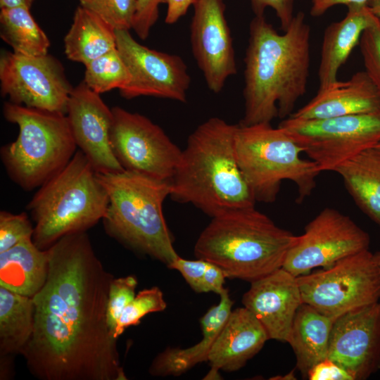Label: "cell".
<instances>
[{
  "mask_svg": "<svg viewBox=\"0 0 380 380\" xmlns=\"http://www.w3.org/2000/svg\"><path fill=\"white\" fill-rule=\"evenodd\" d=\"M111 109L110 144L124 170L170 182L182 150L146 116L118 106Z\"/></svg>",
  "mask_w": 380,
  "mask_h": 380,
  "instance_id": "cell-11",
  "label": "cell"
},
{
  "mask_svg": "<svg viewBox=\"0 0 380 380\" xmlns=\"http://www.w3.org/2000/svg\"><path fill=\"white\" fill-rule=\"evenodd\" d=\"M334 172L341 177L357 206L380 227V153L375 148L364 151Z\"/></svg>",
  "mask_w": 380,
  "mask_h": 380,
  "instance_id": "cell-25",
  "label": "cell"
},
{
  "mask_svg": "<svg viewBox=\"0 0 380 380\" xmlns=\"http://www.w3.org/2000/svg\"><path fill=\"white\" fill-rule=\"evenodd\" d=\"M166 307L163 293L158 287L140 291L122 312L113 336L118 338L127 327L138 325L141 319L147 314L163 311Z\"/></svg>",
  "mask_w": 380,
  "mask_h": 380,
  "instance_id": "cell-30",
  "label": "cell"
},
{
  "mask_svg": "<svg viewBox=\"0 0 380 380\" xmlns=\"http://www.w3.org/2000/svg\"><path fill=\"white\" fill-rule=\"evenodd\" d=\"M256 16L264 15L267 8H271L279 19L283 32L289 27L293 17V0H250Z\"/></svg>",
  "mask_w": 380,
  "mask_h": 380,
  "instance_id": "cell-37",
  "label": "cell"
},
{
  "mask_svg": "<svg viewBox=\"0 0 380 380\" xmlns=\"http://www.w3.org/2000/svg\"><path fill=\"white\" fill-rule=\"evenodd\" d=\"M220 377L219 370L211 368L204 379H218Z\"/></svg>",
  "mask_w": 380,
  "mask_h": 380,
  "instance_id": "cell-44",
  "label": "cell"
},
{
  "mask_svg": "<svg viewBox=\"0 0 380 380\" xmlns=\"http://www.w3.org/2000/svg\"><path fill=\"white\" fill-rule=\"evenodd\" d=\"M270 339L259 320L245 307L232 310L208 354L211 368L236 372Z\"/></svg>",
  "mask_w": 380,
  "mask_h": 380,
  "instance_id": "cell-20",
  "label": "cell"
},
{
  "mask_svg": "<svg viewBox=\"0 0 380 380\" xmlns=\"http://www.w3.org/2000/svg\"><path fill=\"white\" fill-rule=\"evenodd\" d=\"M190 27L191 49L208 88L217 94L236 73V63L223 0H195Z\"/></svg>",
  "mask_w": 380,
  "mask_h": 380,
  "instance_id": "cell-15",
  "label": "cell"
},
{
  "mask_svg": "<svg viewBox=\"0 0 380 380\" xmlns=\"http://www.w3.org/2000/svg\"><path fill=\"white\" fill-rule=\"evenodd\" d=\"M377 20L369 4H352L342 20L326 28L318 68L319 88L338 80L340 68L359 44L363 32Z\"/></svg>",
  "mask_w": 380,
  "mask_h": 380,
  "instance_id": "cell-21",
  "label": "cell"
},
{
  "mask_svg": "<svg viewBox=\"0 0 380 380\" xmlns=\"http://www.w3.org/2000/svg\"><path fill=\"white\" fill-rule=\"evenodd\" d=\"M225 278L227 277L220 267L208 262L203 280V293H222L227 289L224 286Z\"/></svg>",
  "mask_w": 380,
  "mask_h": 380,
  "instance_id": "cell-39",
  "label": "cell"
},
{
  "mask_svg": "<svg viewBox=\"0 0 380 380\" xmlns=\"http://www.w3.org/2000/svg\"><path fill=\"white\" fill-rule=\"evenodd\" d=\"M242 303L262 324L270 339L288 343L294 317L303 303L296 277L279 268L251 281Z\"/></svg>",
  "mask_w": 380,
  "mask_h": 380,
  "instance_id": "cell-18",
  "label": "cell"
},
{
  "mask_svg": "<svg viewBox=\"0 0 380 380\" xmlns=\"http://www.w3.org/2000/svg\"><path fill=\"white\" fill-rule=\"evenodd\" d=\"M195 0H167V12L165 21L167 24H174L184 16L188 9L193 6Z\"/></svg>",
  "mask_w": 380,
  "mask_h": 380,
  "instance_id": "cell-40",
  "label": "cell"
},
{
  "mask_svg": "<svg viewBox=\"0 0 380 380\" xmlns=\"http://www.w3.org/2000/svg\"><path fill=\"white\" fill-rule=\"evenodd\" d=\"M66 115L80 151L98 173H113L124 169L115 158L110 140L113 112L100 94L82 82L73 87Z\"/></svg>",
  "mask_w": 380,
  "mask_h": 380,
  "instance_id": "cell-17",
  "label": "cell"
},
{
  "mask_svg": "<svg viewBox=\"0 0 380 380\" xmlns=\"http://www.w3.org/2000/svg\"><path fill=\"white\" fill-rule=\"evenodd\" d=\"M296 239L251 207L213 217L194 255L220 267L227 277L251 282L281 268Z\"/></svg>",
  "mask_w": 380,
  "mask_h": 380,
  "instance_id": "cell-4",
  "label": "cell"
},
{
  "mask_svg": "<svg viewBox=\"0 0 380 380\" xmlns=\"http://www.w3.org/2000/svg\"><path fill=\"white\" fill-rule=\"evenodd\" d=\"M380 110V98L365 71L355 73L346 81H338L319 88L307 104L289 117L323 119Z\"/></svg>",
  "mask_w": 380,
  "mask_h": 380,
  "instance_id": "cell-19",
  "label": "cell"
},
{
  "mask_svg": "<svg viewBox=\"0 0 380 380\" xmlns=\"http://www.w3.org/2000/svg\"><path fill=\"white\" fill-rule=\"evenodd\" d=\"M34 227L28 215L23 212L13 214L8 211L0 212V253L20 242L32 239Z\"/></svg>",
  "mask_w": 380,
  "mask_h": 380,
  "instance_id": "cell-33",
  "label": "cell"
},
{
  "mask_svg": "<svg viewBox=\"0 0 380 380\" xmlns=\"http://www.w3.org/2000/svg\"><path fill=\"white\" fill-rule=\"evenodd\" d=\"M375 148L377 151L380 153V143L377 146H376L375 148Z\"/></svg>",
  "mask_w": 380,
  "mask_h": 380,
  "instance_id": "cell-46",
  "label": "cell"
},
{
  "mask_svg": "<svg viewBox=\"0 0 380 380\" xmlns=\"http://www.w3.org/2000/svg\"><path fill=\"white\" fill-rule=\"evenodd\" d=\"M315 162L320 172L380 143V110L335 118L303 120L288 117L278 125Z\"/></svg>",
  "mask_w": 380,
  "mask_h": 380,
  "instance_id": "cell-10",
  "label": "cell"
},
{
  "mask_svg": "<svg viewBox=\"0 0 380 380\" xmlns=\"http://www.w3.org/2000/svg\"><path fill=\"white\" fill-rule=\"evenodd\" d=\"M307 377L310 380H353L345 369L329 358L315 365L308 371Z\"/></svg>",
  "mask_w": 380,
  "mask_h": 380,
  "instance_id": "cell-38",
  "label": "cell"
},
{
  "mask_svg": "<svg viewBox=\"0 0 380 380\" xmlns=\"http://www.w3.org/2000/svg\"><path fill=\"white\" fill-rule=\"evenodd\" d=\"M370 237L349 216L332 208L321 210L297 236L282 268L295 277L369 249Z\"/></svg>",
  "mask_w": 380,
  "mask_h": 380,
  "instance_id": "cell-12",
  "label": "cell"
},
{
  "mask_svg": "<svg viewBox=\"0 0 380 380\" xmlns=\"http://www.w3.org/2000/svg\"><path fill=\"white\" fill-rule=\"evenodd\" d=\"M117 49L129 70V82L120 95L131 99L148 96L186 101L191 77L183 59L139 43L129 30H115Z\"/></svg>",
  "mask_w": 380,
  "mask_h": 380,
  "instance_id": "cell-14",
  "label": "cell"
},
{
  "mask_svg": "<svg viewBox=\"0 0 380 380\" xmlns=\"http://www.w3.org/2000/svg\"><path fill=\"white\" fill-rule=\"evenodd\" d=\"M297 281L303 303L335 319L380 300V267L369 249Z\"/></svg>",
  "mask_w": 380,
  "mask_h": 380,
  "instance_id": "cell-9",
  "label": "cell"
},
{
  "mask_svg": "<svg viewBox=\"0 0 380 380\" xmlns=\"http://www.w3.org/2000/svg\"><path fill=\"white\" fill-rule=\"evenodd\" d=\"M49 269L48 251L32 239L0 253V286L33 298L44 285Z\"/></svg>",
  "mask_w": 380,
  "mask_h": 380,
  "instance_id": "cell-23",
  "label": "cell"
},
{
  "mask_svg": "<svg viewBox=\"0 0 380 380\" xmlns=\"http://www.w3.org/2000/svg\"><path fill=\"white\" fill-rule=\"evenodd\" d=\"M234 144L239 166L256 201L274 202L284 180L295 184L298 203L315 189L321 172L317 165L303 159L301 147L279 126L239 123Z\"/></svg>",
  "mask_w": 380,
  "mask_h": 380,
  "instance_id": "cell-8",
  "label": "cell"
},
{
  "mask_svg": "<svg viewBox=\"0 0 380 380\" xmlns=\"http://www.w3.org/2000/svg\"><path fill=\"white\" fill-rule=\"evenodd\" d=\"M129 79L127 65L116 48L85 65L83 82L92 91L101 94L114 89H121Z\"/></svg>",
  "mask_w": 380,
  "mask_h": 380,
  "instance_id": "cell-29",
  "label": "cell"
},
{
  "mask_svg": "<svg viewBox=\"0 0 380 380\" xmlns=\"http://www.w3.org/2000/svg\"><path fill=\"white\" fill-rule=\"evenodd\" d=\"M137 279L133 275L113 279L109 289L106 317L113 336L117 322L125 310L135 297ZM115 338V337H114Z\"/></svg>",
  "mask_w": 380,
  "mask_h": 380,
  "instance_id": "cell-32",
  "label": "cell"
},
{
  "mask_svg": "<svg viewBox=\"0 0 380 380\" xmlns=\"http://www.w3.org/2000/svg\"><path fill=\"white\" fill-rule=\"evenodd\" d=\"M369 6L372 13L380 19V0H372Z\"/></svg>",
  "mask_w": 380,
  "mask_h": 380,
  "instance_id": "cell-43",
  "label": "cell"
},
{
  "mask_svg": "<svg viewBox=\"0 0 380 380\" xmlns=\"http://www.w3.org/2000/svg\"><path fill=\"white\" fill-rule=\"evenodd\" d=\"M108 194L103 223L109 236L169 265L179 255L165 222L163 204L170 182L133 172L98 173Z\"/></svg>",
  "mask_w": 380,
  "mask_h": 380,
  "instance_id": "cell-5",
  "label": "cell"
},
{
  "mask_svg": "<svg viewBox=\"0 0 380 380\" xmlns=\"http://www.w3.org/2000/svg\"><path fill=\"white\" fill-rule=\"evenodd\" d=\"M27 7L1 9V38L13 52L29 56L48 53L50 42Z\"/></svg>",
  "mask_w": 380,
  "mask_h": 380,
  "instance_id": "cell-28",
  "label": "cell"
},
{
  "mask_svg": "<svg viewBox=\"0 0 380 380\" xmlns=\"http://www.w3.org/2000/svg\"><path fill=\"white\" fill-rule=\"evenodd\" d=\"M208 265V262L203 259L186 260L179 255L167 267L179 272L194 291L203 293V280Z\"/></svg>",
  "mask_w": 380,
  "mask_h": 380,
  "instance_id": "cell-36",
  "label": "cell"
},
{
  "mask_svg": "<svg viewBox=\"0 0 380 380\" xmlns=\"http://www.w3.org/2000/svg\"><path fill=\"white\" fill-rule=\"evenodd\" d=\"M108 203L97 172L77 149L62 170L38 188L27 205L34 222V244L46 250L67 234L87 232L103 220Z\"/></svg>",
  "mask_w": 380,
  "mask_h": 380,
  "instance_id": "cell-6",
  "label": "cell"
},
{
  "mask_svg": "<svg viewBox=\"0 0 380 380\" xmlns=\"http://www.w3.org/2000/svg\"><path fill=\"white\" fill-rule=\"evenodd\" d=\"M310 27L303 12L279 34L264 15L253 18L244 58V114L240 124L286 118L306 92L310 65Z\"/></svg>",
  "mask_w": 380,
  "mask_h": 380,
  "instance_id": "cell-2",
  "label": "cell"
},
{
  "mask_svg": "<svg viewBox=\"0 0 380 380\" xmlns=\"http://www.w3.org/2000/svg\"><path fill=\"white\" fill-rule=\"evenodd\" d=\"M34 0H0L1 9L13 8L17 7H27L30 8Z\"/></svg>",
  "mask_w": 380,
  "mask_h": 380,
  "instance_id": "cell-42",
  "label": "cell"
},
{
  "mask_svg": "<svg viewBox=\"0 0 380 380\" xmlns=\"http://www.w3.org/2000/svg\"><path fill=\"white\" fill-rule=\"evenodd\" d=\"M335 319L303 303L292 324L288 343L296 358V367L304 377L317 362L327 358Z\"/></svg>",
  "mask_w": 380,
  "mask_h": 380,
  "instance_id": "cell-24",
  "label": "cell"
},
{
  "mask_svg": "<svg viewBox=\"0 0 380 380\" xmlns=\"http://www.w3.org/2000/svg\"><path fill=\"white\" fill-rule=\"evenodd\" d=\"M229 293L220 296L217 305L201 318L202 339L187 348H167L152 362L149 373L154 376H179L198 363L208 361L210 350L232 311Z\"/></svg>",
  "mask_w": 380,
  "mask_h": 380,
  "instance_id": "cell-22",
  "label": "cell"
},
{
  "mask_svg": "<svg viewBox=\"0 0 380 380\" xmlns=\"http://www.w3.org/2000/svg\"><path fill=\"white\" fill-rule=\"evenodd\" d=\"M236 127L213 117L195 129L170 181L172 199L191 203L212 218L255 207L236 159Z\"/></svg>",
  "mask_w": 380,
  "mask_h": 380,
  "instance_id": "cell-3",
  "label": "cell"
},
{
  "mask_svg": "<svg viewBox=\"0 0 380 380\" xmlns=\"http://www.w3.org/2000/svg\"><path fill=\"white\" fill-rule=\"evenodd\" d=\"M372 0H312L310 14L314 17L322 15L331 7L344 4L349 6L352 4H369Z\"/></svg>",
  "mask_w": 380,
  "mask_h": 380,
  "instance_id": "cell-41",
  "label": "cell"
},
{
  "mask_svg": "<svg viewBox=\"0 0 380 380\" xmlns=\"http://www.w3.org/2000/svg\"><path fill=\"white\" fill-rule=\"evenodd\" d=\"M365 72L380 98V19L367 28L360 41Z\"/></svg>",
  "mask_w": 380,
  "mask_h": 380,
  "instance_id": "cell-34",
  "label": "cell"
},
{
  "mask_svg": "<svg viewBox=\"0 0 380 380\" xmlns=\"http://www.w3.org/2000/svg\"><path fill=\"white\" fill-rule=\"evenodd\" d=\"M3 114L18 125L16 139L3 146L1 162L10 179L25 191H32L62 170L77 146L67 115L4 103Z\"/></svg>",
  "mask_w": 380,
  "mask_h": 380,
  "instance_id": "cell-7",
  "label": "cell"
},
{
  "mask_svg": "<svg viewBox=\"0 0 380 380\" xmlns=\"http://www.w3.org/2000/svg\"><path fill=\"white\" fill-rule=\"evenodd\" d=\"M47 251V278L32 298L34 330L21 353L30 373L41 380H126L106 317L114 277L87 232Z\"/></svg>",
  "mask_w": 380,
  "mask_h": 380,
  "instance_id": "cell-1",
  "label": "cell"
},
{
  "mask_svg": "<svg viewBox=\"0 0 380 380\" xmlns=\"http://www.w3.org/2000/svg\"><path fill=\"white\" fill-rule=\"evenodd\" d=\"M0 84L1 94L11 103L65 114L73 89L61 62L49 53L29 56L3 52Z\"/></svg>",
  "mask_w": 380,
  "mask_h": 380,
  "instance_id": "cell-13",
  "label": "cell"
},
{
  "mask_svg": "<svg viewBox=\"0 0 380 380\" xmlns=\"http://www.w3.org/2000/svg\"><path fill=\"white\" fill-rule=\"evenodd\" d=\"M137 0H80V6L90 10L115 30L132 28Z\"/></svg>",
  "mask_w": 380,
  "mask_h": 380,
  "instance_id": "cell-31",
  "label": "cell"
},
{
  "mask_svg": "<svg viewBox=\"0 0 380 380\" xmlns=\"http://www.w3.org/2000/svg\"><path fill=\"white\" fill-rule=\"evenodd\" d=\"M32 298L0 286V355L21 354L34 330Z\"/></svg>",
  "mask_w": 380,
  "mask_h": 380,
  "instance_id": "cell-27",
  "label": "cell"
},
{
  "mask_svg": "<svg viewBox=\"0 0 380 380\" xmlns=\"http://www.w3.org/2000/svg\"><path fill=\"white\" fill-rule=\"evenodd\" d=\"M167 0H137L132 28L141 39H146L158 18L159 6Z\"/></svg>",
  "mask_w": 380,
  "mask_h": 380,
  "instance_id": "cell-35",
  "label": "cell"
},
{
  "mask_svg": "<svg viewBox=\"0 0 380 380\" xmlns=\"http://www.w3.org/2000/svg\"><path fill=\"white\" fill-rule=\"evenodd\" d=\"M374 257L376 262L380 267V251L375 252L374 253Z\"/></svg>",
  "mask_w": 380,
  "mask_h": 380,
  "instance_id": "cell-45",
  "label": "cell"
},
{
  "mask_svg": "<svg viewBox=\"0 0 380 380\" xmlns=\"http://www.w3.org/2000/svg\"><path fill=\"white\" fill-rule=\"evenodd\" d=\"M327 358L353 380L367 379L380 369V300L334 320Z\"/></svg>",
  "mask_w": 380,
  "mask_h": 380,
  "instance_id": "cell-16",
  "label": "cell"
},
{
  "mask_svg": "<svg viewBox=\"0 0 380 380\" xmlns=\"http://www.w3.org/2000/svg\"><path fill=\"white\" fill-rule=\"evenodd\" d=\"M64 46L69 60L86 65L117 48L115 30L98 15L80 6L64 37Z\"/></svg>",
  "mask_w": 380,
  "mask_h": 380,
  "instance_id": "cell-26",
  "label": "cell"
}]
</instances>
